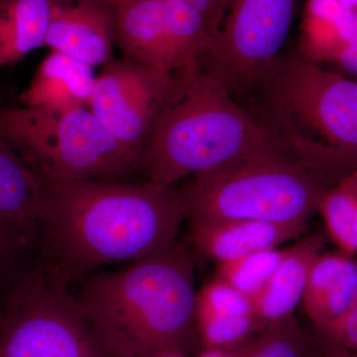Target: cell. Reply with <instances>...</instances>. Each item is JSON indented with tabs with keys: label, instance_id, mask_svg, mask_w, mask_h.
<instances>
[{
	"label": "cell",
	"instance_id": "cell-14",
	"mask_svg": "<svg viewBox=\"0 0 357 357\" xmlns=\"http://www.w3.org/2000/svg\"><path fill=\"white\" fill-rule=\"evenodd\" d=\"M323 246L324 237L314 234L285 249L273 276L252 299V316L259 332L293 316L304 297L312 263L321 255Z\"/></svg>",
	"mask_w": 357,
	"mask_h": 357
},
{
	"label": "cell",
	"instance_id": "cell-22",
	"mask_svg": "<svg viewBox=\"0 0 357 357\" xmlns=\"http://www.w3.org/2000/svg\"><path fill=\"white\" fill-rule=\"evenodd\" d=\"M245 314H252V301L218 277L196 294L195 319Z\"/></svg>",
	"mask_w": 357,
	"mask_h": 357
},
{
	"label": "cell",
	"instance_id": "cell-11",
	"mask_svg": "<svg viewBox=\"0 0 357 357\" xmlns=\"http://www.w3.org/2000/svg\"><path fill=\"white\" fill-rule=\"evenodd\" d=\"M116 6L100 0H62L54 11L44 46L84 64H109L115 43Z\"/></svg>",
	"mask_w": 357,
	"mask_h": 357
},
{
	"label": "cell",
	"instance_id": "cell-24",
	"mask_svg": "<svg viewBox=\"0 0 357 357\" xmlns=\"http://www.w3.org/2000/svg\"><path fill=\"white\" fill-rule=\"evenodd\" d=\"M185 1L191 4L202 14L213 37L222 24L227 0H185Z\"/></svg>",
	"mask_w": 357,
	"mask_h": 357
},
{
	"label": "cell",
	"instance_id": "cell-5",
	"mask_svg": "<svg viewBox=\"0 0 357 357\" xmlns=\"http://www.w3.org/2000/svg\"><path fill=\"white\" fill-rule=\"evenodd\" d=\"M337 181L295 155L269 153L197 174L178 192L191 223H307Z\"/></svg>",
	"mask_w": 357,
	"mask_h": 357
},
{
	"label": "cell",
	"instance_id": "cell-1",
	"mask_svg": "<svg viewBox=\"0 0 357 357\" xmlns=\"http://www.w3.org/2000/svg\"><path fill=\"white\" fill-rule=\"evenodd\" d=\"M42 181V264L68 285L105 265L156 255L178 241L187 220L174 187Z\"/></svg>",
	"mask_w": 357,
	"mask_h": 357
},
{
	"label": "cell",
	"instance_id": "cell-6",
	"mask_svg": "<svg viewBox=\"0 0 357 357\" xmlns=\"http://www.w3.org/2000/svg\"><path fill=\"white\" fill-rule=\"evenodd\" d=\"M0 135L50 182L119 180L137 169L138 159L89 107L0 109Z\"/></svg>",
	"mask_w": 357,
	"mask_h": 357
},
{
	"label": "cell",
	"instance_id": "cell-8",
	"mask_svg": "<svg viewBox=\"0 0 357 357\" xmlns=\"http://www.w3.org/2000/svg\"><path fill=\"white\" fill-rule=\"evenodd\" d=\"M296 7L297 0H227L199 68L234 100H248L280 55Z\"/></svg>",
	"mask_w": 357,
	"mask_h": 357
},
{
	"label": "cell",
	"instance_id": "cell-25",
	"mask_svg": "<svg viewBox=\"0 0 357 357\" xmlns=\"http://www.w3.org/2000/svg\"><path fill=\"white\" fill-rule=\"evenodd\" d=\"M23 246L24 244L0 222V275L3 273L16 251Z\"/></svg>",
	"mask_w": 357,
	"mask_h": 357
},
{
	"label": "cell",
	"instance_id": "cell-4",
	"mask_svg": "<svg viewBox=\"0 0 357 357\" xmlns=\"http://www.w3.org/2000/svg\"><path fill=\"white\" fill-rule=\"evenodd\" d=\"M249 114L335 178L357 171V82L298 48L281 53L248 98Z\"/></svg>",
	"mask_w": 357,
	"mask_h": 357
},
{
	"label": "cell",
	"instance_id": "cell-21",
	"mask_svg": "<svg viewBox=\"0 0 357 357\" xmlns=\"http://www.w3.org/2000/svg\"><path fill=\"white\" fill-rule=\"evenodd\" d=\"M285 249L273 248L218 264V277L252 301L267 285L280 264Z\"/></svg>",
	"mask_w": 357,
	"mask_h": 357
},
{
	"label": "cell",
	"instance_id": "cell-18",
	"mask_svg": "<svg viewBox=\"0 0 357 357\" xmlns=\"http://www.w3.org/2000/svg\"><path fill=\"white\" fill-rule=\"evenodd\" d=\"M62 0H0V68L44 47L56 7Z\"/></svg>",
	"mask_w": 357,
	"mask_h": 357
},
{
	"label": "cell",
	"instance_id": "cell-29",
	"mask_svg": "<svg viewBox=\"0 0 357 357\" xmlns=\"http://www.w3.org/2000/svg\"><path fill=\"white\" fill-rule=\"evenodd\" d=\"M344 7L349 9H357V0H338Z\"/></svg>",
	"mask_w": 357,
	"mask_h": 357
},
{
	"label": "cell",
	"instance_id": "cell-12",
	"mask_svg": "<svg viewBox=\"0 0 357 357\" xmlns=\"http://www.w3.org/2000/svg\"><path fill=\"white\" fill-rule=\"evenodd\" d=\"M191 243L208 259L234 261L259 251L278 248L300 236L307 223H277L261 220H227L191 223Z\"/></svg>",
	"mask_w": 357,
	"mask_h": 357
},
{
	"label": "cell",
	"instance_id": "cell-30",
	"mask_svg": "<svg viewBox=\"0 0 357 357\" xmlns=\"http://www.w3.org/2000/svg\"><path fill=\"white\" fill-rule=\"evenodd\" d=\"M100 1L105 2V3L112 4L114 6H119L124 2L128 1V0H100Z\"/></svg>",
	"mask_w": 357,
	"mask_h": 357
},
{
	"label": "cell",
	"instance_id": "cell-23",
	"mask_svg": "<svg viewBox=\"0 0 357 357\" xmlns=\"http://www.w3.org/2000/svg\"><path fill=\"white\" fill-rule=\"evenodd\" d=\"M318 331L323 342L357 354V302L344 318Z\"/></svg>",
	"mask_w": 357,
	"mask_h": 357
},
{
	"label": "cell",
	"instance_id": "cell-20",
	"mask_svg": "<svg viewBox=\"0 0 357 357\" xmlns=\"http://www.w3.org/2000/svg\"><path fill=\"white\" fill-rule=\"evenodd\" d=\"M319 347L316 340L303 332L293 314L231 349L236 357H314Z\"/></svg>",
	"mask_w": 357,
	"mask_h": 357
},
{
	"label": "cell",
	"instance_id": "cell-9",
	"mask_svg": "<svg viewBox=\"0 0 357 357\" xmlns=\"http://www.w3.org/2000/svg\"><path fill=\"white\" fill-rule=\"evenodd\" d=\"M211 33L185 0H128L116 6L115 44L126 58L175 73L198 66Z\"/></svg>",
	"mask_w": 357,
	"mask_h": 357
},
{
	"label": "cell",
	"instance_id": "cell-28",
	"mask_svg": "<svg viewBox=\"0 0 357 357\" xmlns=\"http://www.w3.org/2000/svg\"><path fill=\"white\" fill-rule=\"evenodd\" d=\"M148 357H185V354L182 351H177V349H161L157 351L153 354H150Z\"/></svg>",
	"mask_w": 357,
	"mask_h": 357
},
{
	"label": "cell",
	"instance_id": "cell-17",
	"mask_svg": "<svg viewBox=\"0 0 357 357\" xmlns=\"http://www.w3.org/2000/svg\"><path fill=\"white\" fill-rule=\"evenodd\" d=\"M357 35V9L338 0H307L298 50L321 64L333 62Z\"/></svg>",
	"mask_w": 357,
	"mask_h": 357
},
{
	"label": "cell",
	"instance_id": "cell-19",
	"mask_svg": "<svg viewBox=\"0 0 357 357\" xmlns=\"http://www.w3.org/2000/svg\"><path fill=\"white\" fill-rule=\"evenodd\" d=\"M318 213L340 252L357 253V171L338 178L319 201Z\"/></svg>",
	"mask_w": 357,
	"mask_h": 357
},
{
	"label": "cell",
	"instance_id": "cell-16",
	"mask_svg": "<svg viewBox=\"0 0 357 357\" xmlns=\"http://www.w3.org/2000/svg\"><path fill=\"white\" fill-rule=\"evenodd\" d=\"M91 66L52 51L21 93L24 107L43 110H69L89 107L96 76Z\"/></svg>",
	"mask_w": 357,
	"mask_h": 357
},
{
	"label": "cell",
	"instance_id": "cell-13",
	"mask_svg": "<svg viewBox=\"0 0 357 357\" xmlns=\"http://www.w3.org/2000/svg\"><path fill=\"white\" fill-rule=\"evenodd\" d=\"M0 222L24 246L40 239L43 181L0 135Z\"/></svg>",
	"mask_w": 357,
	"mask_h": 357
},
{
	"label": "cell",
	"instance_id": "cell-3",
	"mask_svg": "<svg viewBox=\"0 0 357 357\" xmlns=\"http://www.w3.org/2000/svg\"><path fill=\"white\" fill-rule=\"evenodd\" d=\"M269 153L296 155L198 65L174 73L137 169L146 182L170 188L185 176Z\"/></svg>",
	"mask_w": 357,
	"mask_h": 357
},
{
	"label": "cell",
	"instance_id": "cell-27",
	"mask_svg": "<svg viewBox=\"0 0 357 357\" xmlns=\"http://www.w3.org/2000/svg\"><path fill=\"white\" fill-rule=\"evenodd\" d=\"M198 357H236L231 349H218V347H206Z\"/></svg>",
	"mask_w": 357,
	"mask_h": 357
},
{
	"label": "cell",
	"instance_id": "cell-7",
	"mask_svg": "<svg viewBox=\"0 0 357 357\" xmlns=\"http://www.w3.org/2000/svg\"><path fill=\"white\" fill-rule=\"evenodd\" d=\"M0 357H107L77 296L43 264L14 287L0 316Z\"/></svg>",
	"mask_w": 357,
	"mask_h": 357
},
{
	"label": "cell",
	"instance_id": "cell-31",
	"mask_svg": "<svg viewBox=\"0 0 357 357\" xmlns=\"http://www.w3.org/2000/svg\"><path fill=\"white\" fill-rule=\"evenodd\" d=\"M0 316H1V312H0Z\"/></svg>",
	"mask_w": 357,
	"mask_h": 357
},
{
	"label": "cell",
	"instance_id": "cell-2",
	"mask_svg": "<svg viewBox=\"0 0 357 357\" xmlns=\"http://www.w3.org/2000/svg\"><path fill=\"white\" fill-rule=\"evenodd\" d=\"M191 243L177 241L124 269L86 277L77 296L107 357L185 354L196 342Z\"/></svg>",
	"mask_w": 357,
	"mask_h": 357
},
{
	"label": "cell",
	"instance_id": "cell-10",
	"mask_svg": "<svg viewBox=\"0 0 357 357\" xmlns=\"http://www.w3.org/2000/svg\"><path fill=\"white\" fill-rule=\"evenodd\" d=\"M173 82L174 73L129 58L114 61L96 77L89 109L139 159Z\"/></svg>",
	"mask_w": 357,
	"mask_h": 357
},
{
	"label": "cell",
	"instance_id": "cell-15",
	"mask_svg": "<svg viewBox=\"0 0 357 357\" xmlns=\"http://www.w3.org/2000/svg\"><path fill=\"white\" fill-rule=\"evenodd\" d=\"M302 302L318 330L344 318L357 302L356 260L342 252H321L312 263Z\"/></svg>",
	"mask_w": 357,
	"mask_h": 357
},
{
	"label": "cell",
	"instance_id": "cell-26",
	"mask_svg": "<svg viewBox=\"0 0 357 357\" xmlns=\"http://www.w3.org/2000/svg\"><path fill=\"white\" fill-rule=\"evenodd\" d=\"M333 62L340 70L357 76V35L344 47Z\"/></svg>",
	"mask_w": 357,
	"mask_h": 357
}]
</instances>
